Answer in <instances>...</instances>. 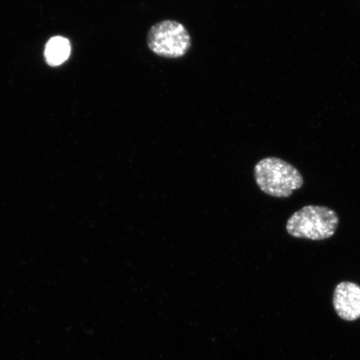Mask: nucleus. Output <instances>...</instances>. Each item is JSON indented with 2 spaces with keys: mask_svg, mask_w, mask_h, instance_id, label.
<instances>
[{
  "mask_svg": "<svg viewBox=\"0 0 360 360\" xmlns=\"http://www.w3.org/2000/svg\"><path fill=\"white\" fill-rule=\"evenodd\" d=\"M339 224L335 211L326 206L307 205L290 216L286 231L294 238L325 240L335 236Z\"/></svg>",
  "mask_w": 360,
  "mask_h": 360,
  "instance_id": "f03ea898",
  "label": "nucleus"
},
{
  "mask_svg": "<svg viewBox=\"0 0 360 360\" xmlns=\"http://www.w3.org/2000/svg\"><path fill=\"white\" fill-rule=\"evenodd\" d=\"M71 51L69 40L65 38H52L45 48L44 56L48 64L51 66H58L63 64L70 57Z\"/></svg>",
  "mask_w": 360,
  "mask_h": 360,
  "instance_id": "39448f33",
  "label": "nucleus"
},
{
  "mask_svg": "<svg viewBox=\"0 0 360 360\" xmlns=\"http://www.w3.org/2000/svg\"><path fill=\"white\" fill-rule=\"evenodd\" d=\"M254 174L260 190L274 198H289L304 186L300 171L280 158L259 160L255 166Z\"/></svg>",
  "mask_w": 360,
  "mask_h": 360,
  "instance_id": "f257e3e1",
  "label": "nucleus"
},
{
  "mask_svg": "<svg viewBox=\"0 0 360 360\" xmlns=\"http://www.w3.org/2000/svg\"><path fill=\"white\" fill-rule=\"evenodd\" d=\"M188 31L180 22L164 20L153 25L147 34V45L155 55L178 58L187 55L191 48Z\"/></svg>",
  "mask_w": 360,
  "mask_h": 360,
  "instance_id": "7ed1b4c3",
  "label": "nucleus"
},
{
  "mask_svg": "<svg viewBox=\"0 0 360 360\" xmlns=\"http://www.w3.org/2000/svg\"><path fill=\"white\" fill-rule=\"evenodd\" d=\"M333 304L341 319L356 321L360 318V286L353 282L340 283L335 287Z\"/></svg>",
  "mask_w": 360,
  "mask_h": 360,
  "instance_id": "20e7f679",
  "label": "nucleus"
}]
</instances>
